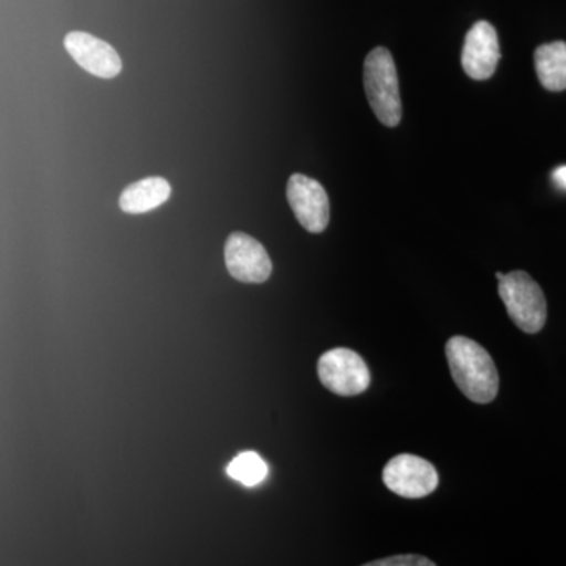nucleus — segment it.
<instances>
[{
    "instance_id": "obj_1",
    "label": "nucleus",
    "mask_w": 566,
    "mask_h": 566,
    "mask_svg": "<svg viewBox=\"0 0 566 566\" xmlns=\"http://www.w3.org/2000/svg\"><path fill=\"white\" fill-rule=\"evenodd\" d=\"M446 356L450 375L465 398L479 405L494 401L499 392L497 368L482 345L455 335L447 342Z\"/></svg>"
},
{
    "instance_id": "obj_2",
    "label": "nucleus",
    "mask_w": 566,
    "mask_h": 566,
    "mask_svg": "<svg viewBox=\"0 0 566 566\" xmlns=\"http://www.w3.org/2000/svg\"><path fill=\"white\" fill-rule=\"evenodd\" d=\"M364 87L376 118L394 128L401 120L400 85L392 54L375 48L364 62Z\"/></svg>"
},
{
    "instance_id": "obj_3",
    "label": "nucleus",
    "mask_w": 566,
    "mask_h": 566,
    "mask_svg": "<svg viewBox=\"0 0 566 566\" xmlns=\"http://www.w3.org/2000/svg\"><path fill=\"white\" fill-rule=\"evenodd\" d=\"M499 296L512 322L523 333L536 334L545 327L547 305L545 293L524 271L504 274L499 281Z\"/></svg>"
},
{
    "instance_id": "obj_4",
    "label": "nucleus",
    "mask_w": 566,
    "mask_h": 566,
    "mask_svg": "<svg viewBox=\"0 0 566 566\" xmlns=\"http://www.w3.org/2000/svg\"><path fill=\"white\" fill-rule=\"evenodd\" d=\"M318 378L327 390L340 397H354L370 386V371L363 357L348 348L324 353L318 360Z\"/></svg>"
},
{
    "instance_id": "obj_5",
    "label": "nucleus",
    "mask_w": 566,
    "mask_h": 566,
    "mask_svg": "<svg viewBox=\"0 0 566 566\" xmlns=\"http://www.w3.org/2000/svg\"><path fill=\"white\" fill-rule=\"evenodd\" d=\"M385 485L405 499H422L433 493L439 485L438 471L433 464L416 455L394 457L382 471Z\"/></svg>"
},
{
    "instance_id": "obj_6",
    "label": "nucleus",
    "mask_w": 566,
    "mask_h": 566,
    "mask_svg": "<svg viewBox=\"0 0 566 566\" xmlns=\"http://www.w3.org/2000/svg\"><path fill=\"white\" fill-rule=\"evenodd\" d=\"M286 199L297 222L307 232L322 233L329 226V197L314 178L294 174L286 185Z\"/></svg>"
},
{
    "instance_id": "obj_7",
    "label": "nucleus",
    "mask_w": 566,
    "mask_h": 566,
    "mask_svg": "<svg viewBox=\"0 0 566 566\" xmlns=\"http://www.w3.org/2000/svg\"><path fill=\"white\" fill-rule=\"evenodd\" d=\"M227 270L237 281L244 283H263L273 273V263L262 243L249 234L234 232L227 240Z\"/></svg>"
},
{
    "instance_id": "obj_8",
    "label": "nucleus",
    "mask_w": 566,
    "mask_h": 566,
    "mask_svg": "<svg viewBox=\"0 0 566 566\" xmlns=\"http://www.w3.org/2000/svg\"><path fill=\"white\" fill-rule=\"evenodd\" d=\"M501 61V46L494 25L486 21H479L472 25L464 40L463 63L464 73L471 80L486 81L497 70Z\"/></svg>"
},
{
    "instance_id": "obj_9",
    "label": "nucleus",
    "mask_w": 566,
    "mask_h": 566,
    "mask_svg": "<svg viewBox=\"0 0 566 566\" xmlns=\"http://www.w3.org/2000/svg\"><path fill=\"white\" fill-rule=\"evenodd\" d=\"M63 44L71 59L93 76L112 80L120 74V55L106 41L87 32H70Z\"/></svg>"
},
{
    "instance_id": "obj_10",
    "label": "nucleus",
    "mask_w": 566,
    "mask_h": 566,
    "mask_svg": "<svg viewBox=\"0 0 566 566\" xmlns=\"http://www.w3.org/2000/svg\"><path fill=\"white\" fill-rule=\"evenodd\" d=\"M172 188L161 177L144 178L129 185L120 196L122 211L128 214H142L156 210L169 200Z\"/></svg>"
},
{
    "instance_id": "obj_11",
    "label": "nucleus",
    "mask_w": 566,
    "mask_h": 566,
    "mask_svg": "<svg viewBox=\"0 0 566 566\" xmlns=\"http://www.w3.org/2000/svg\"><path fill=\"white\" fill-rule=\"evenodd\" d=\"M535 70L543 87L549 92L566 91V43L553 41L535 51Z\"/></svg>"
},
{
    "instance_id": "obj_12",
    "label": "nucleus",
    "mask_w": 566,
    "mask_h": 566,
    "mask_svg": "<svg viewBox=\"0 0 566 566\" xmlns=\"http://www.w3.org/2000/svg\"><path fill=\"white\" fill-rule=\"evenodd\" d=\"M227 474L244 486H256L266 479L268 465L259 453L244 452L229 464Z\"/></svg>"
},
{
    "instance_id": "obj_13",
    "label": "nucleus",
    "mask_w": 566,
    "mask_h": 566,
    "mask_svg": "<svg viewBox=\"0 0 566 566\" xmlns=\"http://www.w3.org/2000/svg\"><path fill=\"white\" fill-rule=\"evenodd\" d=\"M367 566H434V562L423 556H417V554H403V556H392L368 562Z\"/></svg>"
},
{
    "instance_id": "obj_14",
    "label": "nucleus",
    "mask_w": 566,
    "mask_h": 566,
    "mask_svg": "<svg viewBox=\"0 0 566 566\" xmlns=\"http://www.w3.org/2000/svg\"><path fill=\"white\" fill-rule=\"evenodd\" d=\"M553 177L554 181H556L562 189H566V166H560L558 169L554 170Z\"/></svg>"
},
{
    "instance_id": "obj_15",
    "label": "nucleus",
    "mask_w": 566,
    "mask_h": 566,
    "mask_svg": "<svg viewBox=\"0 0 566 566\" xmlns=\"http://www.w3.org/2000/svg\"><path fill=\"white\" fill-rule=\"evenodd\" d=\"M495 277H497V279H499V281H501V279H502V277H504V274H502V273H497V274H495Z\"/></svg>"
}]
</instances>
